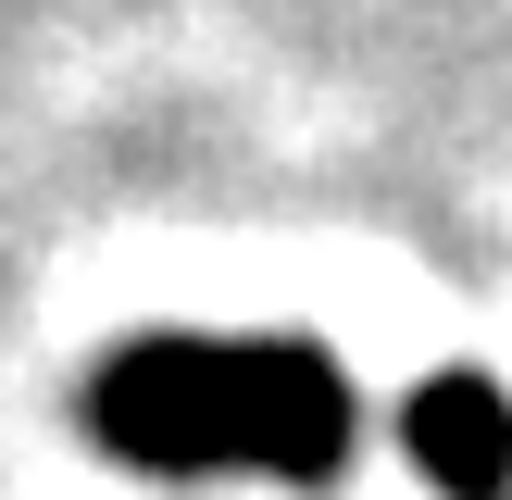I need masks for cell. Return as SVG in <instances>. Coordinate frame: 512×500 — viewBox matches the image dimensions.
<instances>
[{
	"label": "cell",
	"mask_w": 512,
	"mask_h": 500,
	"mask_svg": "<svg viewBox=\"0 0 512 500\" xmlns=\"http://www.w3.org/2000/svg\"><path fill=\"white\" fill-rule=\"evenodd\" d=\"M100 438L138 463H275L325 475L350 438V400L313 350H138L100 388Z\"/></svg>",
	"instance_id": "1"
},
{
	"label": "cell",
	"mask_w": 512,
	"mask_h": 500,
	"mask_svg": "<svg viewBox=\"0 0 512 500\" xmlns=\"http://www.w3.org/2000/svg\"><path fill=\"white\" fill-rule=\"evenodd\" d=\"M413 450H425V475H438L450 500H500V475H512V425H500V388H475V375L425 388V413H413Z\"/></svg>",
	"instance_id": "2"
}]
</instances>
